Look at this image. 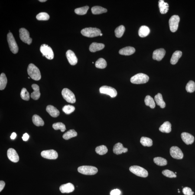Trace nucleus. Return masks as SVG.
Returning <instances> with one entry per match:
<instances>
[{
    "label": "nucleus",
    "instance_id": "obj_19",
    "mask_svg": "<svg viewBox=\"0 0 195 195\" xmlns=\"http://www.w3.org/2000/svg\"><path fill=\"white\" fill-rule=\"evenodd\" d=\"M128 148H125L121 143H118L114 145L113 148L114 153L117 155H119L122 154V153H125L128 151Z\"/></svg>",
    "mask_w": 195,
    "mask_h": 195
},
{
    "label": "nucleus",
    "instance_id": "obj_21",
    "mask_svg": "<svg viewBox=\"0 0 195 195\" xmlns=\"http://www.w3.org/2000/svg\"><path fill=\"white\" fill-rule=\"evenodd\" d=\"M31 87L34 92L31 93V97L35 100H37L40 98V87L38 85L36 84H33L31 85Z\"/></svg>",
    "mask_w": 195,
    "mask_h": 195
},
{
    "label": "nucleus",
    "instance_id": "obj_5",
    "mask_svg": "<svg viewBox=\"0 0 195 195\" xmlns=\"http://www.w3.org/2000/svg\"><path fill=\"white\" fill-rule=\"evenodd\" d=\"M130 171L137 176L142 177H146L148 175L146 170L143 168L137 166H131L129 168Z\"/></svg>",
    "mask_w": 195,
    "mask_h": 195
},
{
    "label": "nucleus",
    "instance_id": "obj_12",
    "mask_svg": "<svg viewBox=\"0 0 195 195\" xmlns=\"http://www.w3.org/2000/svg\"><path fill=\"white\" fill-rule=\"evenodd\" d=\"M170 154L172 157L177 159H181L183 157L181 150L177 146L172 147L170 149Z\"/></svg>",
    "mask_w": 195,
    "mask_h": 195
},
{
    "label": "nucleus",
    "instance_id": "obj_56",
    "mask_svg": "<svg viewBox=\"0 0 195 195\" xmlns=\"http://www.w3.org/2000/svg\"><path fill=\"white\" fill-rule=\"evenodd\" d=\"M178 191H179V189H178Z\"/></svg>",
    "mask_w": 195,
    "mask_h": 195
},
{
    "label": "nucleus",
    "instance_id": "obj_53",
    "mask_svg": "<svg viewBox=\"0 0 195 195\" xmlns=\"http://www.w3.org/2000/svg\"><path fill=\"white\" fill-rule=\"evenodd\" d=\"M178 193H180V191H179V190L178 191Z\"/></svg>",
    "mask_w": 195,
    "mask_h": 195
},
{
    "label": "nucleus",
    "instance_id": "obj_26",
    "mask_svg": "<svg viewBox=\"0 0 195 195\" xmlns=\"http://www.w3.org/2000/svg\"><path fill=\"white\" fill-rule=\"evenodd\" d=\"M159 130L163 133H170L171 131V124L169 121H166L160 127Z\"/></svg>",
    "mask_w": 195,
    "mask_h": 195
},
{
    "label": "nucleus",
    "instance_id": "obj_51",
    "mask_svg": "<svg viewBox=\"0 0 195 195\" xmlns=\"http://www.w3.org/2000/svg\"><path fill=\"white\" fill-rule=\"evenodd\" d=\"M40 1V2H45V1H46V0H40V1Z\"/></svg>",
    "mask_w": 195,
    "mask_h": 195
},
{
    "label": "nucleus",
    "instance_id": "obj_32",
    "mask_svg": "<svg viewBox=\"0 0 195 195\" xmlns=\"http://www.w3.org/2000/svg\"><path fill=\"white\" fill-rule=\"evenodd\" d=\"M91 10L92 14H102L103 13L106 12L107 11L106 9L98 6L92 7Z\"/></svg>",
    "mask_w": 195,
    "mask_h": 195
},
{
    "label": "nucleus",
    "instance_id": "obj_34",
    "mask_svg": "<svg viewBox=\"0 0 195 195\" xmlns=\"http://www.w3.org/2000/svg\"><path fill=\"white\" fill-rule=\"evenodd\" d=\"M140 142L144 146L150 147L153 145L152 140L148 137H142Z\"/></svg>",
    "mask_w": 195,
    "mask_h": 195
},
{
    "label": "nucleus",
    "instance_id": "obj_2",
    "mask_svg": "<svg viewBox=\"0 0 195 195\" xmlns=\"http://www.w3.org/2000/svg\"><path fill=\"white\" fill-rule=\"evenodd\" d=\"M82 35L88 37H94L100 35L101 30L95 27H87L81 31Z\"/></svg>",
    "mask_w": 195,
    "mask_h": 195
},
{
    "label": "nucleus",
    "instance_id": "obj_6",
    "mask_svg": "<svg viewBox=\"0 0 195 195\" xmlns=\"http://www.w3.org/2000/svg\"><path fill=\"white\" fill-rule=\"evenodd\" d=\"M7 41L10 50L14 54L18 53V47L12 33L9 32L7 36Z\"/></svg>",
    "mask_w": 195,
    "mask_h": 195
},
{
    "label": "nucleus",
    "instance_id": "obj_35",
    "mask_svg": "<svg viewBox=\"0 0 195 195\" xmlns=\"http://www.w3.org/2000/svg\"><path fill=\"white\" fill-rule=\"evenodd\" d=\"M107 64L106 61L102 58H101L96 61L95 63L96 67L99 69H104L106 68Z\"/></svg>",
    "mask_w": 195,
    "mask_h": 195
},
{
    "label": "nucleus",
    "instance_id": "obj_46",
    "mask_svg": "<svg viewBox=\"0 0 195 195\" xmlns=\"http://www.w3.org/2000/svg\"><path fill=\"white\" fill-rule=\"evenodd\" d=\"M183 192L185 195H193L194 194V192H192V189L187 187L183 188Z\"/></svg>",
    "mask_w": 195,
    "mask_h": 195
},
{
    "label": "nucleus",
    "instance_id": "obj_1",
    "mask_svg": "<svg viewBox=\"0 0 195 195\" xmlns=\"http://www.w3.org/2000/svg\"><path fill=\"white\" fill-rule=\"evenodd\" d=\"M27 73L32 79L36 81L40 80L41 79V74L40 70L33 64H29L27 69Z\"/></svg>",
    "mask_w": 195,
    "mask_h": 195
},
{
    "label": "nucleus",
    "instance_id": "obj_25",
    "mask_svg": "<svg viewBox=\"0 0 195 195\" xmlns=\"http://www.w3.org/2000/svg\"><path fill=\"white\" fill-rule=\"evenodd\" d=\"M182 55V52L180 51H176L173 53L172 55L170 62L172 64L174 65L177 63L179 59Z\"/></svg>",
    "mask_w": 195,
    "mask_h": 195
},
{
    "label": "nucleus",
    "instance_id": "obj_20",
    "mask_svg": "<svg viewBox=\"0 0 195 195\" xmlns=\"http://www.w3.org/2000/svg\"><path fill=\"white\" fill-rule=\"evenodd\" d=\"M46 110L53 118H56L59 116L60 112L57 108L53 105H48L46 107Z\"/></svg>",
    "mask_w": 195,
    "mask_h": 195
},
{
    "label": "nucleus",
    "instance_id": "obj_29",
    "mask_svg": "<svg viewBox=\"0 0 195 195\" xmlns=\"http://www.w3.org/2000/svg\"><path fill=\"white\" fill-rule=\"evenodd\" d=\"M33 124L36 126H43L44 125V122L40 116L37 115H33L32 117Z\"/></svg>",
    "mask_w": 195,
    "mask_h": 195
},
{
    "label": "nucleus",
    "instance_id": "obj_17",
    "mask_svg": "<svg viewBox=\"0 0 195 195\" xmlns=\"http://www.w3.org/2000/svg\"><path fill=\"white\" fill-rule=\"evenodd\" d=\"M60 191L63 193H70L73 192L75 190L73 185L71 183L62 185L59 188Z\"/></svg>",
    "mask_w": 195,
    "mask_h": 195
},
{
    "label": "nucleus",
    "instance_id": "obj_42",
    "mask_svg": "<svg viewBox=\"0 0 195 195\" xmlns=\"http://www.w3.org/2000/svg\"><path fill=\"white\" fill-rule=\"evenodd\" d=\"M62 110L67 115H69L75 110V107L73 105H65L62 108Z\"/></svg>",
    "mask_w": 195,
    "mask_h": 195
},
{
    "label": "nucleus",
    "instance_id": "obj_7",
    "mask_svg": "<svg viewBox=\"0 0 195 195\" xmlns=\"http://www.w3.org/2000/svg\"><path fill=\"white\" fill-rule=\"evenodd\" d=\"M40 50L43 56H44L49 60H52L54 58V53L51 48L46 44H42L40 46Z\"/></svg>",
    "mask_w": 195,
    "mask_h": 195
},
{
    "label": "nucleus",
    "instance_id": "obj_50",
    "mask_svg": "<svg viewBox=\"0 0 195 195\" xmlns=\"http://www.w3.org/2000/svg\"><path fill=\"white\" fill-rule=\"evenodd\" d=\"M16 134L15 132H13L11 134L10 138H11L12 140H14L16 138Z\"/></svg>",
    "mask_w": 195,
    "mask_h": 195
},
{
    "label": "nucleus",
    "instance_id": "obj_16",
    "mask_svg": "<svg viewBox=\"0 0 195 195\" xmlns=\"http://www.w3.org/2000/svg\"><path fill=\"white\" fill-rule=\"evenodd\" d=\"M166 51L164 49H157L153 52V58L155 60L160 61L164 57Z\"/></svg>",
    "mask_w": 195,
    "mask_h": 195
},
{
    "label": "nucleus",
    "instance_id": "obj_18",
    "mask_svg": "<svg viewBox=\"0 0 195 195\" xmlns=\"http://www.w3.org/2000/svg\"><path fill=\"white\" fill-rule=\"evenodd\" d=\"M182 140L186 144H193L194 141V137L192 134L188 133L183 132L181 134Z\"/></svg>",
    "mask_w": 195,
    "mask_h": 195
},
{
    "label": "nucleus",
    "instance_id": "obj_37",
    "mask_svg": "<svg viewBox=\"0 0 195 195\" xmlns=\"http://www.w3.org/2000/svg\"><path fill=\"white\" fill-rule=\"evenodd\" d=\"M95 151L97 154L100 155H103L106 154L108 152V149L106 146L101 145L95 148Z\"/></svg>",
    "mask_w": 195,
    "mask_h": 195
},
{
    "label": "nucleus",
    "instance_id": "obj_4",
    "mask_svg": "<svg viewBox=\"0 0 195 195\" xmlns=\"http://www.w3.org/2000/svg\"><path fill=\"white\" fill-rule=\"evenodd\" d=\"M78 171L82 174L92 175L98 172V170L96 167L93 166H83L78 168Z\"/></svg>",
    "mask_w": 195,
    "mask_h": 195
},
{
    "label": "nucleus",
    "instance_id": "obj_28",
    "mask_svg": "<svg viewBox=\"0 0 195 195\" xmlns=\"http://www.w3.org/2000/svg\"><path fill=\"white\" fill-rule=\"evenodd\" d=\"M154 99L157 105L160 106V107L162 108L165 107L166 103L163 101L162 95L161 94H157L155 96Z\"/></svg>",
    "mask_w": 195,
    "mask_h": 195
},
{
    "label": "nucleus",
    "instance_id": "obj_40",
    "mask_svg": "<svg viewBox=\"0 0 195 195\" xmlns=\"http://www.w3.org/2000/svg\"><path fill=\"white\" fill-rule=\"evenodd\" d=\"M89 9V7L88 6H86L76 9L75 10V12L76 14L79 15H84L86 14Z\"/></svg>",
    "mask_w": 195,
    "mask_h": 195
},
{
    "label": "nucleus",
    "instance_id": "obj_48",
    "mask_svg": "<svg viewBox=\"0 0 195 195\" xmlns=\"http://www.w3.org/2000/svg\"><path fill=\"white\" fill-rule=\"evenodd\" d=\"M22 138L23 141H26L28 140L29 138V136L27 133H25L23 134V136Z\"/></svg>",
    "mask_w": 195,
    "mask_h": 195
},
{
    "label": "nucleus",
    "instance_id": "obj_13",
    "mask_svg": "<svg viewBox=\"0 0 195 195\" xmlns=\"http://www.w3.org/2000/svg\"><path fill=\"white\" fill-rule=\"evenodd\" d=\"M41 155L44 158L49 159H56L58 157V154L53 150H44L42 152Z\"/></svg>",
    "mask_w": 195,
    "mask_h": 195
},
{
    "label": "nucleus",
    "instance_id": "obj_27",
    "mask_svg": "<svg viewBox=\"0 0 195 195\" xmlns=\"http://www.w3.org/2000/svg\"><path fill=\"white\" fill-rule=\"evenodd\" d=\"M150 33V29L147 26L145 25L141 26L138 31L139 35L141 37H146Z\"/></svg>",
    "mask_w": 195,
    "mask_h": 195
},
{
    "label": "nucleus",
    "instance_id": "obj_11",
    "mask_svg": "<svg viewBox=\"0 0 195 195\" xmlns=\"http://www.w3.org/2000/svg\"><path fill=\"white\" fill-rule=\"evenodd\" d=\"M99 92L101 94L109 95L111 98H114L117 95L116 90L111 87L103 86L99 89Z\"/></svg>",
    "mask_w": 195,
    "mask_h": 195
},
{
    "label": "nucleus",
    "instance_id": "obj_39",
    "mask_svg": "<svg viewBox=\"0 0 195 195\" xmlns=\"http://www.w3.org/2000/svg\"><path fill=\"white\" fill-rule=\"evenodd\" d=\"M53 127L55 130H60L62 132H64L66 131V126L63 123L58 122L53 124Z\"/></svg>",
    "mask_w": 195,
    "mask_h": 195
},
{
    "label": "nucleus",
    "instance_id": "obj_55",
    "mask_svg": "<svg viewBox=\"0 0 195 195\" xmlns=\"http://www.w3.org/2000/svg\"><path fill=\"white\" fill-rule=\"evenodd\" d=\"M30 78L29 77H28V79H30Z\"/></svg>",
    "mask_w": 195,
    "mask_h": 195
},
{
    "label": "nucleus",
    "instance_id": "obj_23",
    "mask_svg": "<svg viewBox=\"0 0 195 195\" xmlns=\"http://www.w3.org/2000/svg\"><path fill=\"white\" fill-rule=\"evenodd\" d=\"M105 45L101 43L93 42L89 47V50L91 52H95L102 50L105 47Z\"/></svg>",
    "mask_w": 195,
    "mask_h": 195
},
{
    "label": "nucleus",
    "instance_id": "obj_15",
    "mask_svg": "<svg viewBox=\"0 0 195 195\" xmlns=\"http://www.w3.org/2000/svg\"><path fill=\"white\" fill-rule=\"evenodd\" d=\"M66 57L70 65L74 66L77 63V58L73 51L71 50H68L66 53Z\"/></svg>",
    "mask_w": 195,
    "mask_h": 195
},
{
    "label": "nucleus",
    "instance_id": "obj_52",
    "mask_svg": "<svg viewBox=\"0 0 195 195\" xmlns=\"http://www.w3.org/2000/svg\"><path fill=\"white\" fill-rule=\"evenodd\" d=\"M102 35L103 34H102V33H101V34H100V36H102Z\"/></svg>",
    "mask_w": 195,
    "mask_h": 195
},
{
    "label": "nucleus",
    "instance_id": "obj_47",
    "mask_svg": "<svg viewBox=\"0 0 195 195\" xmlns=\"http://www.w3.org/2000/svg\"><path fill=\"white\" fill-rule=\"evenodd\" d=\"M121 194V191L118 189H114L111 191V195H120Z\"/></svg>",
    "mask_w": 195,
    "mask_h": 195
},
{
    "label": "nucleus",
    "instance_id": "obj_44",
    "mask_svg": "<svg viewBox=\"0 0 195 195\" xmlns=\"http://www.w3.org/2000/svg\"><path fill=\"white\" fill-rule=\"evenodd\" d=\"M36 18L38 20L46 21L49 20L50 16L49 14L46 12H40L36 16Z\"/></svg>",
    "mask_w": 195,
    "mask_h": 195
},
{
    "label": "nucleus",
    "instance_id": "obj_43",
    "mask_svg": "<svg viewBox=\"0 0 195 195\" xmlns=\"http://www.w3.org/2000/svg\"><path fill=\"white\" fill-rule=\"evenodd\" d=\"M20 95L22 99L24 100L28 101L29 100V94L25 88H23L22 89Z\"/></svg>",
    "mask_w": 195,
    "mask_h": 195
},
{
    "label": "nucleus",
    "instance_id": "obj_22",
    "mask_svg": "<svg viewBox=\"0 0 195 195\" xmlns=\"http://www.w3.org/2000/svg\"><path fill=\"white\" fill-rule=\"evenodd\" d=\"M135 52V49L134 47L129 46L123 48L120 50L119 53L120 54L123 55L128 56L133 54Z\"/></svg>",
    "mask_w": 195,
    "mask_h": 195
},
{
    "label": "nucleus",
    "instance_id": "obj_24",
    "mask_svg": "<svg viewBox=\"0 0 195 195\" xmlns=\"http://www.w3.org/2000/svg\"><path fill=\"white\" fill-rule=\"evenodd\" d=\"M159 7L161 14H166L168 12L169 9L168 4L165 2L163 0H160L159 1Z\"/></svg>",
    "mask_w": 195,
    "mask_h": 195
},
{
    "label": "nucleus",
    "instance_id": "obj_3",
    "mask_svg": "<svg viewBox=\"0 0 195 195\" xmlns=\"http://www.w3.org/2000/svg\"><path fill=\"white\" fill-rule=\"evenodd\" d=\"M148 76L145 74L140 73L134 75L131 79V83L136 84H140L146 83L149 80Z\"/></svg>",
    "mask_w": 195,
    "mask_h": 195
},
{
    "label": "nucleus",
    "instance_id": "obj_33",
    "mask_svg": "<svg viewBox=\"0 0 195 195\" xmlns=\"http://www.w3.org/2000/svg\"><path fill=\"white\" fill-rule=\"evenodd\" d=\"M7 79L5 74L2 73L0 76V90H3L6 86Z\"/></svg>",
    "mask_w": 195,
    "mask_h": 195
},
{
    "label": "nucleus",
    "instance_id": "obj_10",
    "mask_svg": "<svg viewBox=\"0 0 195 195\" xmlns=\"http://www.w3.org/2000/svg\"><path fill=\"white\" fill-rule=\"evenodd\" d=\"M20 38L22 41L30 45L31 44L32 39L30 37L29 31L24 28L20 29Z\"/></svg>",
    "mask_w": 195,
    "mask_h": 195
},
{
    "label": "nucleus",
    "instance_id": "obj_14",
    "mask_svg": "<svg viewBox=\"0 0 195 195\" xmlns=\"http://www.w3.org/2000/svg\"><path fill=\"white\" fill-rule=\"evenodd\" d=\"M7 155L9 160L13 162L17 163L19 160L18 155L14 148L9 149L7 151Z\"/></svg>",
    "mask_w": 195,
    "mask_h": 195
},
{
    "label": "nucleus",
    "instance_id": "obj_30",
    "mask_svg": "<svg viewBox=\"0 0 195 195\" xmlns=\"http://www.w3.org/2000/svg\"><path fill=\"white\" fill-rule=\"evenodd\" d=\"M77 135V133L76 131L75 130L71 129L65 133L63 134V137L64 139L68 140L73 137H76Z\"/></svg>",
    "mask_w": 195,
    "mask_h": 195
},
{
    "label": "nucleus",
    "instance_id": "obj_49",
    "mask_svg": "<svg viewBox=\"0 0 195 195\" xmlns=\"http://www.w3.org/2000/svg\"><path fill=\"white\" fill-rule=\"evenodd\" d=\"M5 186V183L3 181H0V192H1L4 189Z\"/></svg>",
    "mask_w": 195,
    "mask_h": 195
},
{
    "label": "nucleus",
    "instance_id": "obj_36",
    "mask_svg": "<svg viewBox=\"0 0 195 195\" xmlns=\"http://www.w3.org/2000/svg\"><path fill=\"white\" fill-rule=\"evenodd\" d=\"M154 161L156 164L159 166H164L167 164V160L161 157H155L154 159Z\"/></svg>",
    "mask_w": 195,
    "mask_h": 195
},
{
    "label": "nucleus",
    "instance_id": "obj_45",
    "mask_svg": "<svg viewBox=\"0 0 195 195\" xmlns=\"http://www.w3.org/2000/svg\"><path fill=\"white\" fill-rule=\"evenodd\" d=\"M162 173L164 176L168 177L174 178L177 177L175 173L168 170H163Z\"/></svg>",
    "mask_w": 195,
    "mask_h": 195
},
{
    "label": "nucleus",
    "instance_id": "obj_9",
    "mask_svg": "<svg viewBox=\"0 0 195 195\" xmlns=\"http://www.w3.org/2000/svg\"><path fill=\"white\" fill-rule=\"evenodd\" d=\"M180 17L178 15H173L169 20V26L170 31L175 32L177 31L178 28L179 24L180 21Z\"/></svg>",
    "mask_w": 195,
    "mask_h": 195
},
{
    "label": "nucleus",
    "instance_id": "obj_54",
    "mask_svg": "<svg viewBox=\"0 0 195 195\" xmlns=\"http://www.w3.org/2000/svg\"><path fill=\"white\" fill-rule=\"evenodd\" d=\"M174 173H175V174H176V173H177V172H175Z\"/></svg>",
    "mask_w": 195,
    "mask_h": 195
},
{
    "label": "nucleus",
    "instance_id": "obj_41",
    "mask_svg": "<svg viewBox=\"0 0 195 195\" xmlns=\"http://www.w3.org/2000/svg\"><path fill=\"white\" fill-rule=\"evenodd\" d=\"M186 90L187 92L192 93L195 90V83L193 81H190L186 86Z\"/></svg>",
    "mask_w": 195,
    "mask_h": 195
},
{
    "label": "nucleus",
    "instance_id": "obj_38",
    "mask_svg": "<svg viewBox=\"0 0 195 195\" xmlns=\"http://www.w3.org/2000/svg\"><path fill=\"white\" fill-rule=\"evenodd\" d=\"M125 30V27L123 25H120L117 27L115 30L116 36L118 38H120L123 36Z\"/></svg>",
    "mask_w": 195,
    "mask_h": 195
},
{
    "label": "nucleus",
    "instance_id": "obj_8",
    "mask_svg": "<svg viewBox=\"0 0 195 195\" xmlns=\"http://www.w3.org/2000/svg\"><path fill=\"white\" fill-rule=\"evenodd\" d=\"M62 96L66 102L71 103L76 102V99L74 94L67 88H64L62 92Z\"/></svg>",
    "mask_w": 195,
    "mask_h": 195
},
{
    "label": "nucleus",
    "instance_id": "obj_31",
    "mask_svg": "<svg viewBox=\"0 0 195 195\" xmlns=\"http://www.w3.org/2000/svg\"><path fill=\"white\" fill-rule=\"evenodd\" d=\"M145 105L150 107L151 108H154L155 107V103L154 99L150 95H147L144 99Z\"/></svg>",
    "mask_w": 195,
    "mask_h": 195
}]
</instances>
